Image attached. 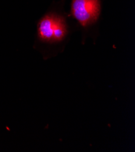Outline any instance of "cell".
Masks as SVG:
<instances>
[{"mask_svg":"<svg viewBox=\"0 0 135 152\" xmlns=\"http://www.w3.org/2000/svg\"><path fill=\"white\" fill-rule=\"evenodd\" d=\"M66 0L53 3L51 8L39 20L38 38L42 42L57 44L63 42L69 34L66 15L63 11Z\"/></svg>","mask_w":135,"mask_h":152,"instance_id":"1","label":"cell"},{"mask_svg":"<svg viewBox=\"0 0 135 152\" xmlns=\"http://www.w3.org/2000/svg\"><path fill=\"white\" fill-rule=\"evenodd\" d=\"M101 11V0H70V15L84 30L98 22Z\"/></svg>","mask_w":135,"mask_h":152,"instance_id":"2","label":"cell"}]
</instances>
